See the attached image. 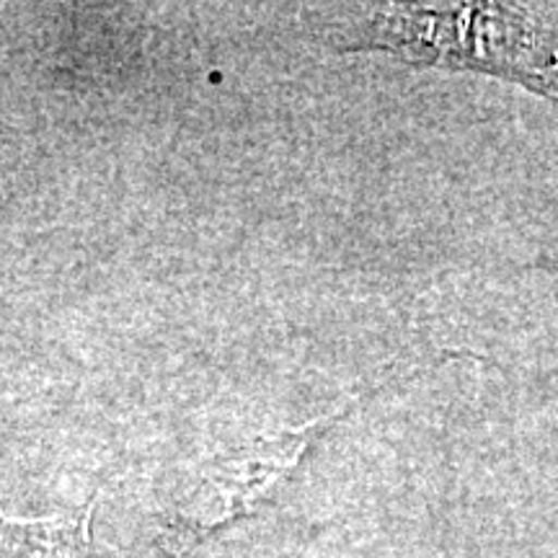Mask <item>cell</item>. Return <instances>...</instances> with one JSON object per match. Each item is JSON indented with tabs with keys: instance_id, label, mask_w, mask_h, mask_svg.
<instances>
[{
	"instance_id": "obj_1",
	"label": "cell",
	"mask_w": 558,
	"mask_h": 558,
	"mask_svg": "<svg viewBox=\"0 0 558 558\" xmlns=\"http://www.w3.org/2000/svg\"><path fill=\"white\" fill-rule=\"evenodd\" d=\"M341 52H390L416 70H476L558 101L556 34L530 5H375Z\"/></svg>"
},
{
	"instance_id": "obj_2",
	"label": "cell",
	"mask_w": 558,
	"mask_h": 558,
	"mask_svg": "<svg viewBox=\"0 0 558 558\" xmlns=\"http://www.w3.org/2000/svg\"><path fill=\"white\" fill-rule=\"evenodd\" d=\"M344 414L347 411H341L337 416L313 422L303 429L262 437L246 448L230 450L213 460L181 509L177 525L181 538L199 541L213 530L248 518L262 505H267L271 494L279 492L284 481L292 476L311 445L329 429V424Z\"/></svg>"
},
{
	"instance_id": "obj_3",
	"label": "cell",
	"mask_w": 558,
	"mask_h": 558,
	"mask_svg": "<svg viewBox=\"0 0 558 558\" xmlns=\"http://www.w3.org/2000/svg\"><path fill=\"white\" fill-rule=\"evenodd\" d=\"M88 512L16 520L0 514V558H86Z\"/></svg>"
}]
</instances>
